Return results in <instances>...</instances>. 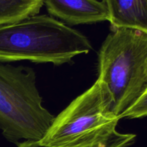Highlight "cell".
Here are the masks:
<instances>
[{
	"label": "cell",
	"instance_id": "3",
	"mask_svg": "<svg viewBox=\"0 0 147 147\" xmlns=\"http://www.w3.org/2000/svg\"><path fill=\"white\" fill-rule=\"evenodd\" d=\"M98 62V79L107 88L113 112L120 119L146 88L147 34L134 29H112L100 47Z\"/></svg>",
	"mask_w": 147,
	"mask_h": 147
},
{
	"label": "cell",
	"instance_id": "2",
	"mask_svg": "<svg viewBox=\"0 0 147 147\" xmlns=\"http://www.w3.org/2000/svg\"><path fill=\"white\" fill-rule=\"evenodd\" d=\"M111 96L98 79L57 117L40 144L53 147H106L123 136Z\"/></svg>",
	"mask_w": 147,
	"mask_h": 147
},
{
	"label": "cell",
	"instance_id": "4",
	"mask_svg": "<svg viewBox=\"0 0 147 147\" xmlns=\"http://www.w3.org/2000/svg\"><path fill=\"white\" fill-rule=\"evenodd\" d=\"M31 67L0 63V129L9 142H40L55 116L42 105Z\"/></svg>",
	"mask_w": 147,
	"mask_h": 147
},
{
	"label": "cell",
	"instance_id": "8",
	"mask_svg": "<svg viewBox=\"0 0 147 147\" xmlns=\"http://www.w3.org/2000/svg\"><path fill=\"white\" fill-rule=\"evenodd\" d=\"M147 116V89L144 90L139 98L120 116V119H139Z\"/></svg>",
	"mask_w": 147,
	"mask_h": 147
},
{
	"label": "cell",
	"instance_id": "10",
	"mask_svg": "<svg viewBox=\"0 0 147 147\" xmlns=\"http://www.w3.org/2000/svg\"><path fill=\"white\" fill-rule=\"evenodd\" d=\"M146 89H147V84H146V88H145V90H146Z\"/></svg>",
	"mask_w": 147,
	"mask_h": 147
},
{
	"label": "cell",
	"instance_id": "5",
	"mask_svg": "<svg viewBox=\"0 0 147 147\" xmlns=\"http://www.w3.org/2000/svg\"><path fill=\"white\" fill-rule=\"evenodd\" d=\"M51 15L70 24L109 21L108 8L98 0H43Z\"/></svg>",
	"mask_w": 147,
	"mask_h": 147
},
{
	"label": "cell",
	"instance_id": "9",
	"mask_svg": "<svg viewBox=\"0 0 147 147\" xmlns=\"http://www.w3.org/2000/svg\"><path fill=\"white\" fill-rule=\"evenodd\" d=\"M136 139V135L132 134H123V136L113 142L109 146L106 147H129L133 144ZM18 147H53L42 144L40 142L35 141H24L17 144Z\"/></svg>",
	"mask_w": 147,
	"mask_h": 147
},
{
	"label": "cell",
	"instance_id": "6",
	"mask_svg": "<svg viewBox=\"0 0 147 147\" xmlns=\"http://www.w3.org/2000/svg\"><path fill=\"white\" fill-rule=\"evenodd\" d=\"M112 29L129 28L147 34V0H103Z\"/></svg>",
	"mask_w": 147,
	"mask_h": 147
},
{
	"label": "cell",
	"instance_id": "7",
	"mask_svg": "<svg viewBox=\"0 0 147 147\" xmlns=\"http://www.w3.org/2000/svg\"><path fill=\"white\" fill-rule=\"evenodd\" d=\"M43 4V0H0V24L37 15Z\"/></svg>",
	"mask_w": 147,
	"mask_h": 147
},
{
	"label": "cell",
	"instance_id": "1",
	"mask_svg": "<svg viewBox=\"0 0 147 147\" xmlns=\"http://www.w3.org/2000/svg\"><path fill=\"white\" fill-rule=\"evenodd\" d=\"M91 50L81 32L47 15L0 24V62L30 60L60 65Z\"/></svg>",
	"mask_w": 147,
	"mask_h": 147
}]
</instances>
